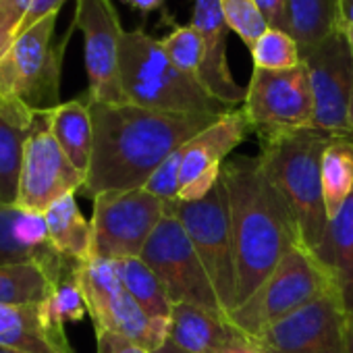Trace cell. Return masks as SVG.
<instances>
[{"label":"cell","mask_w":353,"mask_h":353,"mask_svg":"<svg viewBox=\"0 0 353 353\" xmlns=\"http://www.w3.org/2000/svg\"><path fill=\"white\" fill-rule=\"evenodd\" d=\"M90 112L94 123V152L79 194L92 200L104 192L143 188L152 172L172 152L219 119L212 114L150 110L129 102H90Z\"/></svg>","instance_id":"6da1fadb"},{"label":"cell","mask_w":353,"mask_h":353,"mask_svg":"<svg viewBox=\"0 0 353 353\" xmlns=\"http://www.w3.org/2000/svg\"><path fill=\"white\" fill-rule=\"evenodd\" d=\"M229 192L237 264V299L243 303L295 245H303L295 219L266 176L260 158L233 156L223 166Z\"/></svg>","instance_id":"7a4b0ae2"},{"label":"cell","mask_w":353,"mask_h":353,"mask_svg":"<svg viewBox=\"0 0 353 353\" xmlns=\"http://www.w3.org/2000/svg\"><path fill=\"white\" fill-rule=\"evenodd\" d=\"M332 135L301 129L260 141V164L289 206L301 243L310 252L322 241L328 214L322 194V156Z\"/></svg>","instance_id":"3957f363"},{"label":"cell","mask_w":353,"mask_h":353,"mask_svg":"<svg viewBox=\"0 0 353 353\" xmlns=\"http://www.w3.org/2000/svg\"><path fill=\"white\" fill-rule=\"evenodd\" d=\"M119 69L129 104L176 114L221 117L235 110L212 98L196 79L176 69L160 40L141 28L123 34Z\"/></svg>","instance_id":"277c9868"},{"label":"cell","mask_w":353,"mask_h":353,"mask_svg":"<svg viewBox=\"0 0 353 353\" xmlns=\"http://www.w3.org/2000/svg\"><path fill=\"white\" fill-rule=\"evenodd\" d=\"M328 293H339L328 270L314 252L295 245L266 281L229 314V322L250 341H256L276 320Z\"/></svg>","instance_id":"5b68a950"},{"label":"cell","mask_w":353,"mask_h":353,"mask_svg":"<svg viewBox=\"0 0 353 353\" xmlns=\"http://www.w3.org/2000/svg\"><path fill=\"white\" fill-rule=\"evenodd\" d=\"M96 332L119 334L154 353L168 341V318H150L125 291L112 260L90 258L75 268Z\"/></svg>","instance_id":"8992f818"},{"label":"cell","mask_w":353,"mask_h":353,"mask_svg":"<svg viewBox=\"0 0 353 353\" xmlns=\"http://www.w3.org/2000/svg\"><path fill=\"white\" fill-rule=\"evenodd\" d=\"M170 208L190 235L229 318L237 299V264L225 179L221 176L206 198L198 202H174Z\"/></svg>","instance_id":"52a82bcc"},{"label":"cell","mask_w":353,"mask_h":353,"mask_svg":"<svg viewBox=\"0 0 353 353\" xmlns=\"http://www.w3.org/2000/svg\"><path fill=\"white\" fill-rule=\"evenodd\" d=\"M168 208L170 204L143 188L98 194L92 214V258H139Z\"/></svg>","instance_id":"ba28073f"},{"label":"cell","mask_w":353,"mask_h":353,"mask_svg":"<svg viewBox=\"0 0 353 353\" xmlns=\"http://www.w3.org/2000/svg\"><path fill=\"white\" fill-rule=\"evenodd\" d=\"M245 90L241 110L260 141L314 127V96L303 61L285 71L254 69Z\"/></svg>","instance_id":"9c48e42d"},{"label":"cell","mask_w":353,"mask_h":353,"mask_svg":"<svg viewBox=\"0 0 353 353\" xmlns=\"http://www.w3.org/2000/svg\"><path fill=\"white\" fill-rule=\"evenodd\" d=\"M59 15H50L21 34L0 61V94L19 98L34 110L59 106L63 44L54 46V26Z\"/></svg>","instance_id":"30bf717a"},{"label":"cell","mask_w":353,"mask_h":353,"mask_svg":"<svg viewBox=\"0 0 353 353\" xmlns=\"http://www.w3.org/2000/svg\"><path fill=\"white\" fill-rule=\"evenodd\" d=\"M139 258L160 279L172 305L194 303L227 316L190 235L172 208H168V214L160 221Z\"/></svg>","instance_id":"8fae6325"},{"label":"cell","mask_w":353,"mask_h":353,"mask_svg":"<svg viewBox=\"0 0 353 353\" xmlns=\"http://www.w3.org/2000/svg\"><path fill=\"white\" fill-rule=\"evenodd\" d=\"M83 174L71 164L50 129V110H36L23 152L17 206L40 212L67 194L83 190Z\"/></svg>","instance_id":"7c38bea8"},{"label":"cell","mask_w":353,"mask_h":353,"mask_svg":"<svg viewBox=\"0 0 353 353\" xmlns=\"http://www.w3.org/2000/svg\"><path fill=\"white\" fill-rule=\"evenodd\" d=\"M314 96V129L332 137H353L349 104L353 92V52L343 30L301 54Z\"/></svg>","instance_id":"4fadbf2b"},{"label":"cell","mask_w":353,"mask_h":353,"mask_svg":"<svg viewBox=\"0 0 353 353\" xmlns=\"http://www.w3.org/2000/svg\"><path fill=\"white\" fill-rule=\"evenodd\" d=\"M75 28L83 34V54L88 71L85 98L98 104H127L121 85V28L112 0H77Z\"/></svg>","instance_id":"5bb4252c"},{"label":"cell","mask_w":353,"mask_h":353,"mask_svg":"<svg viewBox=\"0 0 353 353\" xmlns=\"http://www.w3.org/2000/svg\"><path fill=\"white\" fill-rule=\"evenodd\" d=\"M349 314L339 293H328L276 320L254 341L262 353H347Z\"/></svg>","instance_id":"9a60e30c"},{"label":"cell","mask_w":353,"mask_h":353,"mask_svg":"<svg viewBox=\"0 0 353 353\" xmlns=\"http://www.w3.org/2000/svg\"><path fill=\"white\" fill-rule=\"evenodd\" d=\"M250 131L243 110L235 108L183 143L179 202H198L214 190L223 176L225 162L231 152L245 141Z\"/></svg>","instance_id":"2e32d148"},{"label":"cell","mask_w":353,"mask_h":353,"mask_svg":"<svg viewBox=\"0 0 353 353\" xmlns=\"http://www.w3.org/2000/svg\"><path fill=\"white\" fill-rule=\"evenodd\" d=\"M13 264H40L57 279L69 276L79 266L52 248L44 214L0 204V266Z\"/></svg>","instance_id":"e0dca14e"},{"label":"cell","mask_w":353,"mask_h":353,"mask_svg":"<svg viewBox=\"0 0 353 353\" xmlns=\"http://www.w3.org/2000/svg\"><path fill=\"white\" fill-rule=\"evenodd\" d=\"M192 26L198 30L204 44L200 85L229 108L243 104L248 90L235 81L227 63V38L231 30L225 21L221 0H196Z\"/></svg>","instance_id":"ac0fdd59"},{"label":"cell","mask_w":353,"mask_h":353,"mask_svg":"<svg viewBox=\"0 0 353 353\" xmlns=\"http://www.w3.org/2000/svg\"><path fill=\"white\" fill-rule=\"evenodd\" d=\"M227 316L194 303H174L168 318V341L188 353H229L245 341Z\"/></svg>","instance_id":"d6986e66"},{"label":"cell","mask_w":353,"mask_h":353,"mask_svg":"<svg viewBox=\"0 0 353 353\" xmlns=\"http://www.w3.org/2000/svg\"><path fill=\"white\" fill-rule=\"evenodd\" d=\"M34 112L19 98L0 94V204H17L19 174Z\"/></svg>","instance_id":"ffe728a7"},{"label":"cell","mask_w":353,"mask_h":353,"mask_svg":"<svg viewBox=\"0 0 353 353\" xmlns=\"http://www.w3.org/2000/svg\"><path fill=\"white\" fill-rule=\"evenodd\" d=\"M0 347L15 353H75L65 334L46 328L40 303L0 305Z\"/></svg>","instance_id":"44dd1931"},{"label":"cell","mask_w":353,"mask_h":353,"mask_svg":"<svg viewBox=\"0 0 353 353\" xmlns=\"http://www.w3.org/2000/svg\"><path fill=\"white\" fill-rule=\"evenodd\" d=\"M314 256L332 276L347 314H353V192L328 221Z\"/></svg>","instance_id":"7402d4cb"},{"label":"cell","mask_w":353,"mask_h":353,"mask_svg":"<svg viewBox=\"0 0 353 353\" xmlns=\"http://www.w3.org/2000/svg\"><path fill=\"white\" fill-rule=\"evenodd\" d=\"M50 129L65 156L85 179L94 152V123L88 98H75L50 108Z\"/></svg>","instance_id":"603a6c76"},{"label":"cell","mask_w":353,"mask_h":353,"mask_svg":"<svg viewBox=\"0 0 353 353\" xmlns=\"http://www.w3.org/2000/svg\"><path fill=\"white\" fill-rule=\"evenodd\" d=\"M75 196L67 194L50 204L44 210V221L52 248L63 258L81 264L92 258V221L81 214Z\"/></svg>","instance_id":"cb8c5ba5"},{"label":"cell","mask_w":353,"mask_h":353,"mask_svg":"<svg viewBox=\"0 0 353 353\" xmlns=\"http://www.w3.org/2000/svg\"><path fill=\"white\" fill-rule=\"evenodd\" d=\"M291 36L305 54L341 30L339 0H287Z\"/></svg>","instance_id":"d4e9b609"},{"label":"cell","mask_w":353,"mask_h":353,"mask_svg":"<svg viewBox=\"0 0 353 353\" xmlns=\"http://www.w3.org/2000/svg\"><path fill=\"white\" fill-rule=\"evenodd\" d=\"M353 192V137H332L322 156V194L328 221Z\"/></svg>","instance_id":"484cf974"},{"label":"cell","mask_w":353,"mask_h":353,"mask_svg":"<svg viewBox=\"0 0 353 353\" xmlns=\"http://www.w3.org/2000/svg\"><path fill=\"white\" fill-rule=\"evenodd\" d=\"M59 281L40 264L0 266V305L42 303Z\"/></svg>","instance_id":"4316f807"},{"label":"cell","mask_w":353,"mask_h":353,"mask_svg":"<svg viewBox=\"0 0 353 353\" xmlns=\"http://www.w3.org/2000/svg\"><path fill=\"white\" fill-rule=\"evenodd\" d=\"M117 272L125 291L141 305L150 318H170L172 303L160 279L141 258L117 260Z\"/></svg>","instance_id":"83f0119b"},{"label":"cell","mask_w":353,"mask_h":353,"mask_svg":"<svg viewBox=\"0 0 353 353\" xmlns=\"http://www.w3.org/2000/svg\"><path fill=\"white\" fill-rule=\"evenodd\" d=\"M40 316L48 330L65 334V326L71 322H81L88 316V305L75 272L57 283L52 293L40 303Z\"/></svg>","instance_id":"f1b7e54d"},{"label":"cell","mask_w":353,"mask_h":353,"mask_svg":"<svg viewBox=\"0 0 353 353\" xmlns=\"http://www.w3.org/2000/svg\"><path fill=\"white\" fill-rule=\"evenodd\" d=\"M250 54L254 61V69L266 71H285L301 63V52L293 36L274 28H268L262 34Z\"/></svg>","instance_id":"f546056e"},{"label":"cell","mask_w":353,"mask_h":353,"mask_svg":"<svg viewBox=\"0 0 353 353\" xmlns=\"http://www.w3.org/2000/svg\"><path fill=\"white\" fill-rule=\"evenodd\" d=\"M160 44L176 69H181L185 75H190L196 81L200 79V71L204 65V44L198 30L192 23L176 26L166 38L160 40Z\"/></svg>","instance_id":"4dcf8cb0"},{"label":"cell","mask_w":353,"mask_h":353,"mask_svg":"<svg viewBox=\"0 0 353 353\" xmlns=\"http://www.w3.org/2000/svg\"><path fill=\"white\" fill-rule=\"evenodd\" d=\"M221 7L229 30L235 32L252 50L262 34L268 30V23L260 13L256 0H221Z\"/></svg>","instance_id":"1f68e13d"},{"label":"cell","mask_w":353,"mask_h":353,"mask_svg":"<svg viewBox=\"0 0 353 353\" xmlns=\"http://www.w3.org/2000/svg\"><path fill=\"white\" fill-rule=\"evenodd\" d=\"M183 148V145H181ZM181 148L172 152L148 179V183L143 185V190H148L150 194H154L156 198H160L166 204H174L179 202V172H181Z\"/></svg>","instance_id":"d6a6232c"},{"label":"cell","mask_w":353,"mask_h":353,"mask_svg":"<svg viewBox=\"0 0 353 353\" xmlns=\"http://www.w3.org/2000/svg\"><path fill=\"white\" fill-rule=\"evenodd\" d=\"M30 5L32 0H0V61L15 44Z\"/></svg>","instance_id":"836d02e7"},{"label":"cell","mask_w":353,"mask_h":353,"mask_svg":"<svg viewBox=\"0 0 353 353\" xmlns=\"http://www.w3.org/2000/svg\"><path fill=\"white\" fill-rule=\"evenodd\" d=\"M256 5H258L260 13L264 15L268 28H274V30L291 34L287 0H256Z\"/></svg>","instance_id":"e575fe53"},{"label":"cell","mask_w":353,"mask_h":353,"mask_svg":"<svg viewBox=\"0 0 353 353\" xmlns=\"http://www.w3.org/2000/svg\"><path fill=\"white\" fill-rule=\"evenodd\" d=\"M65 3H67V0H32V5H30V9L26 13L23 21H21L17 38L21 34H26L30 28H34L38 21H42V19H46L50 15H59V11L63 9Z\"/></svg>","instance_id":"d590c367"},{"label":"cell","mask_w":353,"mask_h":353,"mask_svg":"<svg viewBox=\"0 0 353 353\" xmlns=\"http://www.w3.org/2000/svg\"><path fill=\"white\" fill-rule=\"evenodd\" d=\"M96 353H150L143 347L112 334V332H96Z\"/></svg>","instance_id":"8d00e7d4"},{"label":"cell","mask_w":353,"mask_h":353,"mask_svg":"<svg viewBox=\"0 0 353 353\" xmlns=\"http://www.w3.org/2000/svg\"><path fill=\"white\" fill-rule=\"evenodd\" d=\"M123 3L129 5L131 9L139 11V13L145 17V15H150V13L158 11V9H162L166 0H123Z\"/></svg>","instance_id":"74e56055"},{"label":"cell","mask_w":353,"mask_h":353,"mask_svg":"<svg viewBox=\"0 0 353 353\" xmlns=\"http://www.w3.org/2000/svg\"><path fill=\"white\" fill-rule=\"evenodd\" d=\"M339 15H341V28L353 26V0H339Z\"/></svg>","instance_id":"f35d334b"},{"label":"cell","mask_w":353,"mask_h":353,"mask_svg":"<svg viewBox=\"0 0 353 353\" xmlns=\"http://www.w3.org/2000/svg\"><path fill=\"white\" fill-rule=\"evenodd\" d=\"M229 353H262V351H260V347H258L254 341L245 339V341H241L239 345H235Z\"/></svg>","instance_id":"ab89813d"},{"label":"cell","mask_w":353,"mask_h":353,"mask_svg":"<svg viewBox=\"0 0 353 353\" xmlns=\"http://www.w3.org/2000/svg\"><path fill=\"white\" fill-rule=\"evenodd\" d=\"M347 353H353V314H349V326H347Z\"/></svg>","instance_id":"60d3db41"},{"label":"cell","mask_w":353,"mask_h":353,"mask_svg":"<svg viewBox=\"0 0 353 353\" xmlns=\"http://www.w3.org/2000/svg\"><path fill=\"white\" fill-rule=\"evenodd\" d=\"M154 353H188V351H183V349H179V347H174L170 341H166L158 351H154Z\"/></svg>","instance_id":"b9f144b4"},{"label":"cell","mask_w":353,"mask_h":353,"mask_svg":"<svg viewBox=\"0 0 353 353\" xmlns=\"http://www.w3.org/2000/svg\"><path fill=\"white\" fill-rule=\"evenodd\" d=\"M343 32H345V36H347V40H349V46H351V52H353V26H345V28H341Z\"/></svg>","instance_id":"7bdbcfd3"},{"label":"cell","mask_w":353,"mask_h":353,"mask_svg":"<svg viewBox=\"0 0 353 353\" xmlns=\"http://www.w3.org/2000/svg\"><path fill=\"white\" fill-rule=\"evenodd\" d=\"M349 125H351V133H353V92H351V104H349Z\"/></svg>","instance_id":"ee69618b"},{"label":"cell","mask_w":353,"mask_h":353,"mask_svg":"<svg viewBox=\"0 0 353 353\" xmlns=\"http://www.w3.org/2000/svg\"><path fill=\"white\" fill-rule=\"evenodd\" d=\"M0 353H15V351H11V349H7V347H0Z\"/></svg>","instance_id":"f6af8a7d"}]
</instances>
